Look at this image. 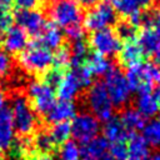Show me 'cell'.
Here are the masks:
<instances>
[{"label":"cell","mask_w":160,"mask_h":160,"mask_svg":"<svg viewBox=\"0 0 160 160\" xmlns=\"http://www.w3.org/2000/svg\"><path fill=\"white\" fill-rule=\"evenodd\" d=\"M149 146H160V120L152 119L142 128V135Z\"/></svg>","instance_id":"cell-27"},{"label":"cell","mask_w":160,"mask_h":160,"mask_svg":"<svg viewBox=\"0 0 160 160\" xmlns=\"http://www.w3.org/2000/svg\"><path fill=\"white\" fill-rule=\"evenodd\" d=\"M116 22V12L108 1H100L98 5L92 6L84 19V25L90 31H99L108 29Z\"/></svg>","instance_id":"cell-9"},{"label":"cell","mask_w":160,"mask_h":160,"mask_svg":"<svg viewBox=\"0 0 160 160\" xmlns=\"http://www.w3.org/2000/svg\"><path fill=\"white\" fill-rule=\"evenodd\" d=\"M9 110L16 134L29 136L31 132H34L38 125V116L26 96L21 94L14 95Z\"/></svg>","instance_id":"cell-1"},{"label":"cell","mask_w":160,"mask_h":160,"mask_svg":"<svg viewBox=\"0 0 160 160\" xmlns=\"http://www.w3.org/2000/svg\"><path fill=\"white\" fill-rule=\"evenodd\" d=\"M158 119H159V120H160V111H159V116H158Z\"/></svg>","instance_id":"cell-49"},{"label":"cell","mask_w":160,"mask_h":160,"mask_svg":"<svg viewBox=\"0 0 160 160\" xmlns=\"http://www.w3.org/2000/svg\"><path fill=\"white\" fill-rule=\"evenodd\" d=\"M111 5L115 12L129 19L130 16L141 12V8L145 2L144 0H111Z\"/></svg>","instance_id":"cell-25"},{"label":"cell","mask_w":160,"mask_h":160,"mask_svg":"<svg viewBox=\"0 0 160 160\" xmlns=\"http://www.w3.org/2000/svg\"><path fill=\"white\" fill-rule=\"evenodd\" d=\"M86 104L90 114H92L99 121H108L112 118L114 105L109 98L104 82L98 81L89 88L86 94Z\"/></svg>","instance_id":"cell-5"},{"label":"cell","mask_w":160,"mask_h":160,"mask_svg":"<svg viewBox=\"0 0 160 160\" xmlns=\"http://www.w3.org/2000/svg\"><path fill=\"white\" fill-rule=\"evenodd\" d=\"M102 132H104L102 138L109 142V145L118 144V142H125V140L129 138V132L124 128L121 121L119 119H114V118L105 121Z\"/></svg>","instance_id":"cell-17"},{"label":"cell","mask_w":160,"mask_h":160,"mask_svg":"<svg viewBox=\"0 0 160 160\" xmlns=\"http://www.w3.org/2000/svg\"><path fill=\"white\" fill-rule=\"evenodd\" d=\"M152 95L155 96V99L158 100V102L160 104V86H158L156 89L152 90Z\"/></svg>","instance_id":"cell-44"},{"label":"cell","mask_w":160,"mask_h":160,"mask_svg":"<svg viewBox=\"0 0 160 160\" xmlns=\"http://www.w3.org/2000/svg\"><path fill=\"white\" fill-rule=\"evenodd\" d=\"M99 160H115V159H112V158H111L109 154H106V155H104L102 158H100Z\"/></svg>","instance_id":"cell-46"},{"label":"cell","mask_w":160,"mask_h":160,"mask_svg":"<svg viewBox=\"0 0 160 160\" xmlns=\"http://www.w3.org/2000/svg\"><path fill=\"white\" fill-rule=\"evenodd\" d=\"M136 42L140 46L142 54L155 59L160 56V36L152 29L144 28L139 32Z\"/></svg>","instance_id":"cell-16"},{"label":"cell","mask_w":160,"mask_h":160,"mask_svg":"<svg viewBox=\"0 0 160 160\" xmlns=\"http://www.w3.org/2000/svg\"><path fill=\"white\" fill-rule=\"evenodd\" d=\"M64 42V32L60 28L56 25H46L42 32L40 34L39 44H41L44 48L52 50H59L62 46Z\"/></svg>","instance_id":"cell-20"},{"label":"cell","mask_w":160,"mask_h":160,"mask_svg":"<svg viewBox=\"0 0 160 160\" xmlns=\"http://www.w3.org/2000/svg\"><path fill=\"white\" fill-rule=\"evenodd\" d=\"M54 65L56 69H62L70 65V50L69 48L61 46L59 50H56V54L54 55Z\"/></svg>","instance_id":"cell-33"},{"label":"cell","mask_w":160,"mask_h":160,"mask_svg":"<svg viewBox=\"0 0 160 160\" xmlns=\"http://www.w3.org/2000/svg\"><path fill=\"white\" fill-rule=\"evenodd\" d=\"M115 34L118 35V38L120 40L131 41V40H134V38L136 35V28L134 25H131L128 20L126 21H121V22H119L116 25Z\"/></svg>","instance_id":"cell-31"},{"label":"cell","mask_w":160,"mask_h":160,"mask_svg":"<svg viewBox=\"0 0 160 160\" xmlns=\"http://www.w3.org/2000/svg\"><path fill=\"white\" fill-rule=\"evenodd\" d=\"M12 16L9 10L0 9V36L11 26Z\"/></svg>","instance_id":"cell-37"},{"label":"cell","mask_w":160,"mask_h":160,"mask_svg":"<svg viewBox=\"0 0 160 160\" xmlns=\"http://www.w3.org/2000/svg\"><path fill=\"white\" fill-rule=\"evenodd\" d=\"M28 96L35 112L45 115L56 101L55 89L41 80H32L28 84Z\"/></svg>","instance_id":"cell-8"},{"label":"cell","mask_w":160,"mask_h":160,"mask_svg":"<svg viewBox=\"0 0 160 160\" xmlns=\"http://www.w3.org/2000/svg\"><path fill=\"white\" fill-rule=\"evenodd\" d=\"M86 61V68L88 70L91 72L92 76H105L111 69H112V64L108 58H104L101 55L94 54L88 56Z\"/></svg>","instance_id":"cell-24"},{"label":"cell","mask_w":160,"mask_h":160,"mask_svg":"<svg viewBox=\"0 0 160 160\" xmlns=\"http://www.w3.org/2000/svg\"><path fill=\"white\" fill-rule=\"evenodd\" d=\"M90 46L95 54L104 58H110L119 54L121 49V40L110 28L94 31L90 36Z\"/></svg>","instance_id":"cell-10"},{"label":"cell","mask_w":160,"mask_h":160,"mask_svg":"<svg viewBox=\"0 0 160 160\" xmlns=\"http://www.w3.org/2000/svg\"><path fill=\"white\" fill-rule=\"evenodd\" d=\"M151 69H152L154 81H158L160 84V56L156 58L154 62H151Z\"/></svg>","instance_id":"cell-40"},{"label":"cell","mask_w":160,"mask_h":160,"mask_svg":"<svg viewBox=\"0 0 160 160\" xmlns=\"http://www.w3.org/2000/svg\"><path fill=\"white\" fill-rule=\"evenodd\" d=\"M62 76H64L62 71L60 69L54 68V69H50L48 72H45L44 81L48 85H50L51 88H58L59 84H60V81H61V79H62Z\"/></svg>","instance_id":"cell-35"},{"label":"cell","mask_w":160,"mask_h":160,"mask_svg":"<svg viewBox=\"0 0 160 160\" xmlns=\"http://www.w3.org/2000/svg\"><path fill=\"white\" fill-rule=\"evenodd\" d=\"M4 50L10 54H21L28 48V34L18 25L10 26L1 38Z\"/></svg>","instance_id":"cell-13"},{"label":"cell","mask_w":160,"mask_h":160,"mask_svg":"<svg viewBox=\"0 0 160 160\" xmlns=\"http://www.w3.org/2000/svg\"><path fill=\"white\" fill-rule=\"evenodd\" d=\"M82 160H85V159H82Z\"/></svg>","instance_id":"cell-50"},{"label":"cell","mask_w":160,"mask_h":160,"mask_svg":"<svg viewBox=\"0 0 160 160\" xmlns=\"http://www.w3.org/2000/svg\"><path fill=\"white\" fill-rule=\"evenodd\" d=\"M32 160H54V158L50 154H39L38 156H35Z\"/></svg>","instance_id":"cell-43"},{"label":"cell","mask_w":160,"mask_h":160,"mask_svg":"<svg viewBox=\"0 0 160 160\" xmlns=\"http://www.w3.org/2000/svg\"><path fill=\"white\" fill-rule=\"evenodd\" d=\"M104 86L109 94V98L114 106H124L128 104V101L131 98V88L125 78V74L121 72V70L112 68L106 75Z\"/></svg>","instance_id":"cell-6"},{"label":"cell","mask_w":160,"mask_h":160,"mask_svg":"<svg viewBox=\"0 0 160 160\" xmlns=\"http://www.w3.org/2000/svg\"><path fill=\"white\" fill-rule=\"evenodd\" d=\"M128 156L126 160H146L150 156L149 144L141 135L132 134L129 138V142L126 145Z\"/></svg>","instance_id":"cell-18"},{"label":"cell","mask_w":160,"mask_h":160,"mask_svg":"<svg viewBox=\"0 0 160 160\" xmlns=\"http://www.w3.org/2000/svg\"><path fill=\"white\" fill-rule=\"evenodd\" d=\"M160 104L152 95V91H141L136 96V110L144 118H152L159 114Z\"/></svg>","instance_id":"cell-21"},{"label":"cell","mask_w":160,"mask_h":160,"mask_svg":"<svg viewBox=\"0 0 160 160\" xmlns=\"http://www.w3.org/2000/svg\"><path fill=\"white\" fill-rule=\"evenodd\" d=\"M79 5L81 6H85V8H92L95 5H98L101 0H75Z\"/></svg>","instance_id":"cell-41"},{"label":"cell","mask_w":160,"mask_h":160,"mask_svg":"<svg viewBox=\"0 0 160 160\" xmlns=\"http://www.w3.org/2000/svg\"><path fill=\"white\" fill-rule=\"evenodd\" d=\"M15 129L9 109L0 112V152L10 150L15 144Z\"/></svg>","instance_id":"cell-15"},{"label":"cell","mask_w":160,"mask_h":160,"mask_svg":"<svg viewBox=\"0 0 160 160\" xmlns=\"http://www.w3.org/2000/svg\"><path fill=\"white\" fill-rule=\"evenodd\" d=\"M64 31H65V35H66L71 41L82 39V36H84V29H82V25L74 26V28L66 29V30H64Z\"/></svg>","instance_id":"cell-38"},{"label":"cell","mask_w":160,"mask_h":160,"mask_svg":"<svg viewBox=\"0 0 160 160\" xmlns=\"http://www.w3.org/2000/svg\"><path fill=\"white\" fill-rule=\"evenodd\" d=\"M150 1H156V0H144L145 4H146V2H150Z\"/></svg>","instance_id":"cell-47"},{"label":"cell","mask_w":160,"mask_h":160,"mask_svg":"<svg viewBox=\"0 0 160 160\" xmlns=\"http://www.w3.org/2000/svg\"><path fill=\"white\" fill-rule=\"evenodd\" d=\"M125 78L131 88V90L141 92V91H151L152 88V69L151 62H138L132 66H129L125 74Z\"/></svg>","instance_id":"cell-11"},{"label":"cell","mask_w":160,"mask_h":160,"mask_svg":"<svg viewBox=\"0 0 160 160\" xmlns=\"http://www.w3.org/2000/svg\"><path fill=\"white\" fill-rule=\"evenodd\" d=\"M49 14L54 24L64 30L82 25V11L75 0H51Z\"/></svg>","instance_id":"cell-4"},{"label":"cell","mask_w":160,"mask_h":160,"mask_svg":"<svg viewBox=\"0 0 160 160\" xmlns=\"http://www.w3.org/2000/svg\"><path fill=\"white\" fill-rule=\"evenodd\" d=\"M0 160H2V156H1V152H0Z\"/></svg>","instance_id":"cell-48"},{"label":"cell","mask_w":160,"mask_h":160,"mask_svg":"<svg viewBox=\"0 0 160 160\" xmlns=\"http://www.w3.org/2000/svg\"><path fill=\"white\" fill-rule=\"evenodd\" d=\"M142 55H144V54H142L140 46L138 45V42H136L135 40L125 41V44L121 45V49H120V51H119L120 62H121L122 65H125L126 68L132 66V65L140 62Z\"/></svg>","instance_id":"cell-22"},{"label":"cell","mask_w":160,"mask_h":160,"mask_svg":"<svg viewBox=\"0 0 160 160\" xmlns=\"http://www.w3.org/2000/svg\"><path fill=\"white\" fill-rule=\"evenodd\" d=\"M31 141H32L34 150L40 152V154H49L55 146V142H54L50 132H48L45 130L39 131L35 135L34 140H31Z\"/></svg>","instance_id":"cell-28"},{"label":"cell","mask_w":160,"mask_h":160,"mask_svg":"<svg viewBox=\"0 0 160 160\" xmlns=\"http://www.w3.org/2000/svg\"><path fill=\"white\" fill-rule=\"evenodd\" d=\"M18 9H34L41 0H11Z\"/></svg>","instance_id":"cell-39"},{"label":"cell","mask_w":160,"mask_h":160,"mask_svg":"<svg viewBox=\"0 0 160 160\" xmlns=\"http://www.w3.org/2000/svg\"><path fill=\"white\" fill-rule=\"evenodd\" d=\"M50 135L56 144H64L69 140V138L71 136V130H70V122H58L54 124L51 130H50Z\"/></svg>","instance_id":"cell-29"},{"label":"cell","mask_w":160,"mask_h":160,"mask_svg":"<svg viewBox=\"0 0 160 160\" xmlns=\"http://www.w3.org/2000/svg\"><path fill=\"white\" fill-rule=\"evenodd\" d=\"M124 128L128 130V132H134L138 130H142L145 125V118L134 108H126L121 112V116L119 119Z\"/></svg>","instance_id":"cell-23"},{"label":"cell","mask_w":160,"mask_h":160,"mask_svg":"<svg viewBox=\"0 0 160 160\" xmlns=\"http://www.w3.org/2000/svg\"><path fill=\"white\" fill-rule=\"evenodd\" d=\"M69 50H70V65L72 68L82 65V62L89 56V45L84 39L74 40Z\"/></svg>","instance_id":"cell-26"},{"label":"cell","mask_w":160,"mask_h":160,"mask_svg":"<svg viewBox=\"0 0 160 160\" xmlns=\"http://www.w3.org/2000/svg\"><path fill=\"white\" fill-rule=\"evenodd\" d=\"M6 101H8V95H6V91L0 86V112L6 109L5 105H6Z\"/></svg>","instance_id":"cell-42"},{"label":"cell","mask_w":160,"mask_h":160,"mask_svg":"<svg viewBox=\"0 0 160 160\" xmlns=\"http://www.w3.org/2000/svg\"><path fill=\"white\" fill-rule=\"evenodd\" d=\"M75 115H76V106L74 101L59 99L45 114V118L49 122L54 125L58 122H69V120H71Z\"/></svg>","instance_id":"cell-14"},{"label":"cell","mask_w":160,"mask_h":160,"mask_svg":"<svg viewBox=\"0 0 160 160\" xmlns=\"http://www.w3.org/2000/svg\"><path fill=\"white\" fill-rule=\"evenodd\" d=\"M142 24L145 28L152 29L160 36V12H144L142 14Z\"/></svg>","instance_id":"cell-32"},{"label":"cell","mask_w":160,"mask_h":160,"mask_svg":"<svg viewBox=\"0 0 160 160\" xmlns=\"http://www.w3.org/2000/svg\"><path fill=\"white\" fill-rule=\"evenodd\" d=\"M92 85V75L85 65L75 66L64 74L58 89V95L62 100L72 101L82 89Z\"/></svg>","instance_id":"cell-2"},{"label":"cell","mask_w":160,"mask_h":160,"mask_svg":"<svg viewBox=\"0 0 160 160\" xmlns=\"http://www.w3.org/2000/svg\"><path fill=\"white\" fill-rule=\"evenodd\" d=\"M14 19L19 28L32 36H40L46 26L45 15L36 9H18Z\"/></svg>","instance_id":"cell-12"},{"label":"cell","mask_w":160,"mask_h":160,"mask_svg":"<svg viewBox=\"0 0 160 160\" xmlns=\"http://www.w3.org/2000/svg\"><path fill=\"white\" fill-rule=\"evenodd\" d=\"M12 60L11 56L2 49H0V78H5L11 72Z\"/></svg>","instance_id":"cell-34"},{"label":"cell","mask_w":160,"mask_h":160,"mask_svg":"<svg viewBox=\"0 0 160 160\" xmlns=\"http://www.w3.org/2000/svg\"><path fill=\"white\" fill-rule=\"evenodd\" d=\"M146 160H160V152H156V154H154V155L149 156Z\"/></svg>","instance_id":"cell-45"},{"label":"cell","mask_w":160,"mask_h":160,"mask_svg":"<svg viewBox=\"0 0 160 160\" xmlns=\"http://www.w3.org/2000/svg\"><path fill=\"white\" fill-rule=\"evenodd\" d=\"M80 156H81V152L78 142L68 140L61 145L59 150L58 160H79Z\"/></svg>","instance_id":"cell-30"},{"label":"cell","mask_w":160,"mask_h":160,"mask_svg":"<svg viewBox=\"0 0 160 160\" xmlns=\"http://www.w3.org/2000/svg\"><path fill=\"white\" fill-rule=\"evenodd\" d=\"M108 150L109 142L102 136H96L80 148L81 156L85 160H99L100 158L108 154Z\"/></svg>","instance_id":"cell-19"},{"label":"cell","mask_w":160,"mask_h":160,"mask_svg":"<svg viewBox=\"0 0 160 160\" xmlns=\"http://www.w3.org/2000/svg\"><path fill=\"white\" fill-rule=\"evenodd\" d=\"M19 64L26 72L45 74L54 65V54L41 44L35 42L20 54Z\"/></svg>","instance_id":"cell-3"},{"label":"cell","mask_w":160,"mask_h":160,"mask_svg":"<svg viewBox=\"0 0 160 160\" xmlns=\"http://www.w3.org/2000/svg\"><path fill=\"white\" fill-rule=\"evenodd\" d=\"M70 130L75 142L84 145L98 136L100 131V121L90 112H78L71 119Z\"/></svg>","instance_id":"cell-7"},{"label":"cell","mask_w":160,"mask_h":160,"mask_svg":"<svg viewBox=\"0 0 160 160\" xmlns=\"http://www.w3.org/2000/svg\"><path fill=\"white\" fill-rule=\"evenodd\" d=\"M109 151L110 156L115 160H126L128 151H126V145L125 142H118V144H110L109 145Z\"/></svg>","instance_id":"cell-36"}]
</instances>
